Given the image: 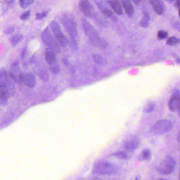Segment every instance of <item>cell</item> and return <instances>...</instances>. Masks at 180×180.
<instances>
[{"label": "cell", "mask_w": 180, "mask_h": 180, "mask_svg": "<svg viewBox=\"0 0 180 180\" xmlns=\"http://www.w3.org/2000/svg\"><path fill=\"white\" fill-rule=\"evenodd\" d=\"M179 106V99L176 95L173 94V96L168 103V106L172 111H176Z\"/></svg>", "instance_id": "cell-16"}, {"label": "cell", "mask_w": 180, "mask_h": 180, "mask_svg": "<svg viewBox=\"0 0 180 180\" xmlns=\"http://www.w3.org/2000/svg\"><path fill=\"white\" fill-rule=\"evenodd\" d=\"M14 31V28L13 26H9L4 30V33L6 34H10Z\"/></svg>", "instance_id": "cell-32"}, {"label": "cell", "mask_w": 180, "mask_h": 180, "mask_svg": "<svg viewBox=\"0 0 180 180\" xmlns=\"http://www.w3.org/2000/svg\"><path fill=\"white\" fill-rule=\"evenodd\" d=\"M34 0H19L20 5L22 9H26L34 3Z\"/></svg>", "instance_id": "cell-22"}, {"label": "cell", "mask_w": 180, "mask_h": 180, "mask_svg": "<svg viewBox=\"0 0 180 180\" xmlns=\"http://www.w3.org/2000/svg\"><path fill=\"white\" fill-rule=\"evenodd\" d=\"M41 38L44 43L50 49L54 50L55 52H59L60 51L59 43L52 34L49 28H47L44 30L41 35Z\"/></svg>", "instance_id": "cell-5"}, {"label": "cell", "mask_w": 180, "mask_h": 180, "mask_svg": "<svg viewBox=\"0 0 180 180\" xmlns=\"http://www.w3.org/2000/svg\"><path fill=\"white\" fill-rule=\"evenodd\" d=\"M152 158V153L149 149H144L140 154L138 160L140 161H149Z\"/></svg>", "instance_id": "cell-17"}, {"label": "cell", "mask_w": 180, "mask_h": 180, "mask_svg": "<svg viewBox=\"0 0 180 180\" xmlns=\"http://www.w3.org/2000/svg\"><path fill=\"white\" fill-rule=\"evenodd\" d=\"M177 141L180 143V130L179 133L178 134V136H177Z\"/></svg>", "instance_id": "cell-38"}, {"label": "cell", "mask_w": 180, "mask_h": 180, "mask_svg": "<svg viewBox=\"0 0 180 180\" xmlns=\"http://www.w3.org/2000/svg\"><path fill=\"white\" fill-rule=\"evenodd\" d=\"M30 11H28L24 13L23 14H22L20 16V18L22 20H25L28 19L30 18Z\"/></svg>", "instance_id": "cell-31"}, {"label": "cell", "mask_w": 180, "mask_h": 180, "mask_svg": "<svg viewBox=\"0 0 180 180\" xmlns=\"http://www.w3.org/2000/svg\"><path fill=\"white\" fill-rule=\"evenodd\" d=\"M166 1L168 2H170V3H172V2H173L174 1V0H166Z\"/></svg>", "instance_id": "cell-40"}, {"label": "cell", "mask_w": 180, "mask_h": 180, "mask_svg": "<svg viewBox=\"0 0 180 180\" xmlns=\"http://www.w3.org/2000/svg\"><path fill=\"white\" fill-rule=\"evenodd\" d=\"M68 44H69L70 46L71 47L72 49L74 50H78V44H77V42H76L75 38L70 37V40L68 41Z\"/></svg>", "instance_id": "cell-27"}, {"label": "cell", "mask_w": 180, "mask_h": 180, "mask_svg": "<svg viewBox=\"0 0 180 180\" xmlns=\"http://www.w3.org/2000/svg\"><path fill=\"white\" fill-rule=\"evenodd\" d=\"M62 23L66 30L68 32L70 37L76 38L78 35L77 26L73 16H64L62 17Z\"/></svg>", "instance_id": "cell-7"}, {"label": "cell", "mask_w": 180, "mask_h": 180, "mask_svg": "<svg viewBox=\"0 0 180 180\" xmlns=\"http://www.w3.org/2000/svg\"><path fill=\"white\" fill-rule=\"evenodd\" d=\"M139 139L136 137H132L126 140L124 143V148L127 151L133 152L140 146Z\"/></svg>", "instance_id": "cell-11"}, {"label": "cell", "mask_w": 180, "mask_h": 180, "mask_svg": "<svg viewBox=\"0 0 180 180\" xmlns=\"http://www.w3.org/2000/svg\"><path fill=\"white\" fill-rule=\"evenodd\" d=\"M79 7L84 15L92 18L94 14V9L89 0H81L79 3Z\"/></svg>", "instance_id": "cell-9"}, {"label": "cell", "mask_w": 180, "mask_h": 180, "mask_svg": "<svg viewBox=\"0 0 180 180\" xmlns=\"http://www.w3.org/2000/svg\"><path fill=\"white\" fill-rule=\"evenodd\" d=\"M141 180V179L140 176H139V175H137V176H136V177H135L134 180Z\"/></svg>", "instance_id": "cell-36"}, {"label": "cell", "mask_w": 180, "mask_h": 180, "mask_svg": "<svg viewBox=\"0 0 180 180\" xmlns=\"http://www.w3.org/2000/svg\"><path fill=\"white\" fill-rule=\"evenodd\" d=\"M173 123L168 120H161L158 121L152 127L153 133L156 135L166 133L172 129Z\"/></svg>", "instance_id": "cell-6"}, {"label": "cell", "mask_w": 180, "mask_h": 180, "mask_svg": "<svg viewBox=\"0 0 180 180\" xmlns=\"http://www.w3.org/2000/svg\"><path fill=\"white\" fill-rule=\"evenodd\" d=\"M91 180H103L102 179H100V178H98V177H94V178H93L92 179H91Z\"/></svg>", "instance_id": "cell-39"}, {"label": "cell", "mask_w": 180, "mask_h": 180, "mask_svg": "<svg viewBox=\"0 0 180 180\" xmlns=\"http://www.w3.org/2000/svg\"><path fill=\"white\" fill-rule=\"evenodd\" d=\"M158 180H166V179H163V178H160V179H158Z\"/></svg>", "instance_id": "cell-41"}, {"label": "cell", "mask_w": 180, "mask_h": 180, "mask_svg": "<svg viewBox=\"0 0 180 180\" xmlns=\"http://www.w3.org/2000/svg\"><path fill=\"white\" fill-rule=\"evenodd\" d=\"M173 94H175V95H176L178 97L179 99V107L177 108V113H178V114H179V116L180 117V91L178 90H175L174 91Z\"/></svg>", "instance_id": "cell-29"}, {"label": "cell", "mask_w": 180, "mask_h": 180, "mask_svg": "<svg viewBox=\"0 0 180 180\" xmlns=\"http://www.w3.org/2000/svg\"><path fill=\"white\" fill-rule=\"evenodd\" d=\"M122 4L124 10L129 17H133L134 16V8L130 0H122Z\"/></svg>", "instance_id": "cell-15"}, {"label": "cell", "mask_w": 180, "mask_h": 180, "mask_svg": "<svg viewBox=\"0 0 180 180\" xmlns=\"http://www.w3.org/2000/svg\"><path fill=\"white\" fill-rule=\"evenodd\" d=\"M180 42V39H177V37H170L168 39V40L166 41V44L170 45V46H173V45H175L179 43Z\"/></svg>", "instance_id": "cell-25"}, {"label": "cell", "mask_w": 180, "mask_h": 180, "mask_svg": "<svg viewBox=\"0 0 180 180\" xmlns=\"http://www.w3.org/2000/svg\"><path fill=\"white\" fill-rule=\"evenodd\" d=\"M23 35L21 34H15L9 38L10 43L13 47H16L22 41Z\"/></svg>", "instance_id": "cell-18"}, {"label": "cell", "mask_w": 180, "mask_h": 180, "mask_svg": "<svg viewBox=\"0 0 180 180\" xmlns=\"http://www.w3.org/2000/svg\"><path fill=\"white\" fill-rule=\"evenodd\" d=\"M50 26L54 35L60 45L63 47H66L68 44V41L62 33L59 24L56 21H52L50 23Z\"/></svg>", "instance_id": "cell-8"}, {"label": "cell", "mask_w": 180, "mask_h": 180, "mask_svg": "<svg viewBox=\"0 0 180 180\" xmlns=\"http://www.w3.org/2000/svg\"><path fill=\"white\" fill-rule=\"evenodd\" d=\"M116 172V168L112 163L106 160L96 161L93 165L92 173L97 175H112Z\"/></svg>", "instance_id": "cell-3"}, {"label": "cell", "mask_w": 180, "mask_h": 180, "mask_svg": "<svg viewBox=\"0 0 180 180\" xmlns=\"http://www.w3.org/2000/svg\"><path fill=\"white\" fill-rule=\"evenodd\" d=\"M14 80L4 68H0V105L7 104L8 99L14 92Z\"/></svg>", "instance_id": "cell-1"}, {"label": "cell", "mask_w": 180, "mask_h": 180, "mask_svg": "<svg viewBox=\"0 0 180 180\" xmlns=\"http://www.w3.org/2000/svg\"><path fill=\"white\" fill-rule=\"evenodd\" d=\"M106 1L116 14L120 16L123 14L122 6L118 0H106Z\"/></svg>", "instance_id": "cell-14"}, {"label": "cell", "mask_w": 180, "mask_h": 180, "mask_svg": "<svg viewBox=\"0 0 180 180\" xmlns=\"http://www.w3.org/2000/svg\"><path fill=\"white\" fill-rule=\"evenodd\" d=\"M19 81L25 84L27 87L33 88L36 85V78L34 75L31 73H21Z\"/></svg>", "instance_id": "cell-10"}, {"label": "cell", "mask_w": 180, "mask_h": 180, "mask_svg": "<svg viewBox=\"0 0 180 180\" xmlns=\"http://www.w3.org/2000/svg\"><path fill=\"white\" fill-rule=\"evenodd\" d=\"M177 62H179V63H180V59L177 60Z\"/></svg>", "instance_id": "cell-43"}, {"label": "cell", "mask_w": 180, "mask_h": 180, "mask_svg": "<svg viewBox=\"0 0 180 180\" xmlns=\"http://www.w3.org/2000/svg\"><path fill=\"white\" fill-rule=\"evenodd\" d=\"M48 14L47 11H45L41 13H37L36 14V19L37 20H41L43 19L44 18L46 17Z\"/></svg>", "instance_id": "cell-30"}, {"label": "cell", "mask_w": 180, "mask_h": 180, "mask_svg": "<svg viewBox=\"0 0 180 180\" xmlns=\"http://www.w3.org/2000/svg\"><path fill=\"white\" fill-rule=\"evenodd\" d=\"M175 6L177 8H180V0H176L175 1Z\"/></svg>", "instance_id": "cell-34"}, {"label": "cell", "mask_w": 180, "mask_h": 180, "mask_svg": "<svg viewBox=\"0 0 180 180\" xmlns=\"http://www.w3.org/2000/svg\"><path fill=\"white\" fill-rule=\"evenodd\" d=\"M82 24L84 33L88 37L90 43L94 47L99 49L107 47L108 44L106 41L99 37V33L86 19H82Z\"/></svg>", "instance_id": "cell-2"}, {"label": "cell", "mask_w": 180, "mask_h": 180, "mask_svg": "<svg viewBox=\"0 0 180 180\" xmlns=\"http://www.w3.org/2000/svg\"><path fill=\"white\" fill-rule=\"evenodd\" d=\"M92 58H93L94 61L97 64L105 65L107 63L106 60L104 58L99 55V54H93Z\"/></svg>", "instance_id": "cell-20"}, {"label": "cell", "mask_w": 180, "mask_h": 180, "mask_svg": "<svg viewBox=\"0 0 180 180\" xmlns=\"http://www.w3.org/2000/svg\"><path fill=\"white\" fill-rule=\"evenodd\" d=\"M112 156L115 158L122 159V160H128L130 158V156L127 154V152L124 151H118L115 152L112 154Z\"/></svg>", "instance_id": "cell-21"}, {"label": "cell", "mask_w": 180, "mask_h": 180, "mask_svg": "<svg viewBox=\"0 0 180 180\" xmlns=\"http://www.w3.org/2000/svg\"><path fill=\"white\" fill-rule=\"evenodd\" d=\"M133 2V3H135V4H139V3H140V2H141V0H132Z\"/></svg>", "instance_id": "cell-37"}, {"label": "cell", "mask_w": 180, "mask_h": 180, "mask_svg": "<svg viewBox=\"0 0 180 180\" xmlns=\"http://www.w3.org/2000/svg\"><path fill=\"white\" fill-rule=\"evenodd\" d=\"M39 75L43 81H47L49 80V75L46 70H43L40 71L39 73Z\"/></svg>", "instance_id": "cell-26"}, {"label": "cell", "mask_w": 180, "mask_h": 180, "mask_svg": "<svg viewBox=\"0 0 180 180\" xmlns=\"http://www.w3.org/2000/svg\"><path fill=\"white\" fill-rule=\"evenodd\" d=\"M176 161L173 157L168 155L165 158L156 168V171L162 175L172 174L176 167Z\"/></svg>", "instance_id": "cell-4"}, {"label": "cell", "mask_w": 180, "mask_h": 180, "mask_svg": "<svg viewBox=\"0 0 180 180\" xmlns=\"http://www.w3.org/2000/svg\"><path fill=\"white\" fill-rule=\"evenodd\" d=\"M50 70L51 72L54 74L57 75L59 74L60 67L58 62H55L53 64L50 65Z\"/></svg>", "instance_id": "cell-23"}, {"label": "cell", "mask_w": 180, "mask_h": 180, "mask_svg": "<svg viewBox=\"0 0 180 180\" xmlns=\"http://www.w3.org/2000/svg\"><path fill=\"white\" fill-rule=\"evenodd\" d=\"M27 52H28L27 48L25 47L23 49V50H22V54H21V59L22 60L25 58V56L27 54Z\"/></svg>", "instance_id": "cell-33"}, {"label": "cell", "mask_w": 180, "mask_h": 180, "mask_svg": "<svg viewBox=\"0 0 180 180\" xmlns=\"http://www.w3.org/2000/svg\"><path fill=\"white\" fill-rule=\"evenodd\" d=\"M150 23V16L148 12H144L143 14V17L141 20L140 22V25L143 28H147Z\"/></svg>", "instance_id": "cell-19"}, {"label": "cell", "mask_w": 180, "mask_h": 180, "mask_svg": "<svg viewBox=\"0 0 180 180\" xmlns=\"http://www.w3.org/2000/svg\"><path fill=\"white\" fill-rule=\"evenodd\" d=\"M179 16H180V9H179Z\"/></svg>", "instance_id": "cell-42"}, {"label": "cell", "mask_w": 180, "mask_h": 180, "mask_svg": "<svg viewBox=\"0 0 180 180\" xmlns=\"http://www.w3.org/2000/svg\"><path fill=\"white\" fill-rule=\"evenodd\" d=\"M155 103L150 102L147 104L145 106L144 108V111L146 113H151L153 111H154V110L155 109Z\"/></svg>", "instance_id": "cell-24"}, {"label": "cell", "mask_w": 180, "mask_h": 180, "mask_svg": "<svg viewBox=\"0 0 180 180\" xmlns=\"http://www.w3.org/2000/svg\"><path fill=\"white\" fill-rule=\"evenodd\" d=\"M168 33L167 32L165 31H158V37L160 40H163L168 37Z\"/></svg>", "instance_id": "cell-28"}, {"label": "cell", "mask_w": 180, "mask_h": 180, "mask_svg": "<svg viewBox=\"0 0 180 180\" xmlns=\"http://www.w3.org/2000/svg\"><path fill=\"white\" fill-rule=\"evenodd\" d=\"M179 180H180V173H179Z\"/></svg>", "instance_id": "cell-44"}, {"label": "cell", "mask_w": 180, "mask_h": 180, "mask_svg": "<svg viewBox=\"0 0 180 180\" xmlns=\"http://www.w3.org/2000/svg\"><path fill=\"white\" fill-rule=\"evenodd\" d=\"M155 12L158 15H162L165 11V5L162 0H150Z\"/></svg>", "instance_id": "cell-12"}, {"label": "cell", "mask_w": 180, "mask_h": 180, "mask_svg": "<svg viewBox=\"0 0 180 180\" xmlns=\"http://www.w3.org/2000/svg\"><path fill=\"white\" fill-rule=\"evenodd\" d=\"M6 3H8V4H11V3H13L14 0H4Z\"/></svg>", "instance_id": "cell-35"}, {"label": "cell", "mask_w": 180, "mask_h": 180, "mask_svg": "<svg viewBox=\"0 0 180 180\" xmlns=\"http://www.w3.org/2000/svg\"><path fill=\"white\" fill-rule=\"evenodd\" d=\"M45 56L46 61L50 65L53 64L55 62H57L55 51L49 47L45 51Z\"/></svg>", "instance_id": "cell-13"}]
</instances>
